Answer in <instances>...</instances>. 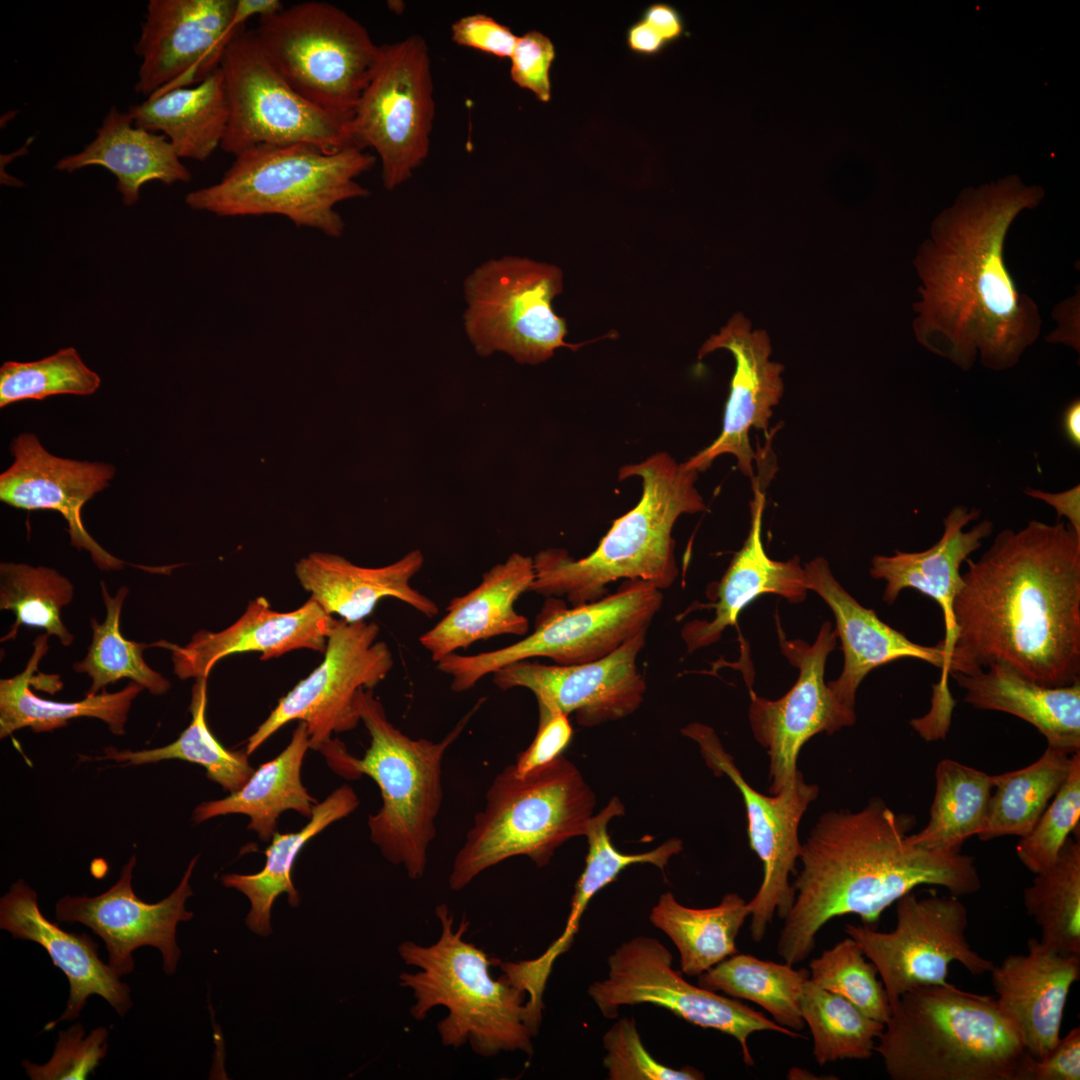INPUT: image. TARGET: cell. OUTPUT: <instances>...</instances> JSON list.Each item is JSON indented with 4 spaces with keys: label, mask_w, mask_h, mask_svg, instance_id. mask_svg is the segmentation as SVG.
Wrapping results in <instances>:
<instances>
[{
    "label": "cell",
    "mask_w": 1080,
    "mask_h": 1080,
    "mask_svg": "<svg viewBox=\"0 0 1080 1080\" xmlns=\"http://www.w3.org/2000/svg\"><path fill=\"white\" fill-rule=\"evenodd\" d=\"M1044 194L1008 175L963 189L935 217L913 260L921 283L912 327L924 348L964 371L978 358L1003 371L1037 340L1039 308L1017 289L1004 247L1018 214L1037 207Z\"/></svg>",
    "instance_id": "6da1fadb"
},
{
    "label": "cell",
    "mask_w": 1080,
    "mask_h": 1080,
    "mask_svg": "<svg viewBox=\"0 0 1080 1080\" xmlns=\"http://www.w3.org/2000/svg\"><path fill=\"white\" fill-rule=\"evenodd\" d=\"M966 563L949 674L1002 664L1046 687L1080 680V534L1031 520Z\"/></svg>",
    "instance_id": "7a4b0ae2"
},
{
    "label": "cell",
    "mask_w": 1080,
    "mask_h": 1080,
    "mask_svg": "<svg viewBox=\"0 0 1080 1080\" xmlns=\"http://www.w3.org/2000/svg\"><path fill=\"white\" fill-rule=\"evenodd\" d=\"M914 824L913 816L896 814L877 797L861 810L820 816L802 844L795 900L778 938L777 953L786 963L804 961L831 919L855 914L873 927L917 886H941L956 897L980 890L974 859L912 844Z\"/></svg>",
    "instance_id": "3957f363"
},
{
    "label": "cell",
    "mask_w": 1080,
    "mask_h": 1080,
    "mask_svg": "<svg viewBox=\"0 0 1080 1080\" xmlns=\"http://www.w3.org/2000/svg\"><path fill=\"white\" fill-rule=\"evenodd\" d=\"M697 475L666 452L624 465L618 478H641L640 501L613 521L586 557L574 559L559 548L538 552L533 558L535 579L530 592L565 597L577 606L601 599L607 595V586L620 579L644 581L660 590L672 586L678 576L674 524L683 514L706 509L695 487Z\"/></svg>",
    "instance_id": "277c9868"
},
{
    "label": "cell",
    "mask_w": 1080,
    "mask_h": 1080,
    "mask_svg": "<svg viewBox=\"0 0 1080 1080\" xmlns=\"http://www.w3.org/2000/svg\"><path fill=\"white\" fill-rule=\"evenodd\" d=\"M435 914L441 925L436 942L420 945L406 940L398 946L404 963L418 969L399 975L400 986L410 989L415 1000L412 1017L424 1020L431 1009L443 1006L448 1014L437 1024L443 1046L469 1043L483 1057L516 1051L531 1056L536 1035L530 1026L527 992L503 974L498 979L491 976L490 967L500 960L465 939L469 928L465 915L455 928L447 905H438Z\"/></svg>",
    "instance_id": "5b68a950"
},
{
    "label": "cell",
    "mask_w": 1080,
    "mask_h": 1080,
    "mask_svg": "<svg viewBox=\"0 0 1080 1080\" xmlns=\"http://www.w3.org/2000/svg\"><path fill=\"white\" fill-rule=\"evenodd\" d=\"M877 1040L893 1080H1013L1024 1051L995 997L948 982L903 993Z\"/></svg>",
    "instance_id": "8992f818"
},
{
    "label": "cell",
    "mask_w": 1080,
    "mask_h": 1080,
    "mask_svg": "<svg viewBox=\"0 0 1080 1080\" xmlns=\"http://www.w3.org/2000/svg\"><path fill=\"white\" fill-rule=\"evenodd\" d=\"M355 706L370 735L364 756L354 757L337 739H331L320 751L339 775L347 779L367 775L375 781L382 806L368 819L371 840L389 862L402 865L409 878L419 879L425 873L428 849L436 835L435 820L443 798V758L478 705L439 742L413 739L396 728L372 689H361Z\"/></svg>",
    "instance_id": "52a82bcc"
},
{
    "label": "cell",
    "mask_w": 1080,
    "mask_h": 1080,
    "mask_svg": "<svg viewBox=\"0 0 1080 1080\" xmlns=\"http://www.w3.org/2000/svg\"><path fill=\"white\" fill-rule=\"evenodd\" d=\"M376 161L354 146L261 145L235 156L217 183L189 192L185 203L221 217L278 215L339 238L345 222L335 206L369 196L356 179Z\"/></svg>",
    "instance_id": "ba28073f"
},
{
    "label": "cell",
    "mask_w": 1080,
    "mask_h": 1080,
    "mask_svg": "<svg viewBox=\"0 0 1080 1080\" xmlns=\"http://www.w3.org/2000/svg\"><path fill=\"white\" fill-rule=\"evenodd\" d=\"M595 804L592 789L563 754L524 776L507 766L490 784L485 806L454 857L450 888L459 891L515 856L547 866L558 847L585 834Z\"/></svg>",
    "instance_id": "9c48e42d"
},
{
    "label": "cell",
    "mask_w": 1080,
    "mask_h": 1080,
    "mask_svg": "<svg viewBox=\"0 0 1080 1080\" xmlns=\"http://www.w3.org/2000/svg\"><path fill=\"white\" fill-rule=\"evenodd\" d=\"M254 31L273 65L301 96L349 123L380 46L358 20L334 4L306 1L259 18Z\"/></svg>",
    "instance_id": "30bf717a"
},
{
    "label": "cell",
    "mask_w": 1080,
    "mask_h": 1080,
    "mask_svg": "<svg viewBox=\"0 0 1080 1080\" xmlns=\"http://www.w3.org/2000/svg\"><path fill=\"white\" fill-rule=\"evenodd\" d=\"M662 602V590L640 580H624L616 592L577 606L547 597L534 630L521 640L473 655L453 653L436 662L437 668L451 677L453 691L464 692L517 661L545 657L572 665L597 660L647 633Z\"/></svg>",
    "instance_id": "8fae6325"
},
{
    "label": "cell",
    "mask_w": 1080,
    "mask_h": 1080,
    "mask_svg": "<svg viewBox=\"0 0 1080 1080\" xmlns=\"http://www.w3.org/2000/svg\"><path fill=\"white\" fill-rule=\"evenodd\" d=\"M561 270L527 258L504 257L476 268L464 282L466 334L480 356L504 352L521 364L536 365L565 341V320L553 309L561 293Z\"/></svg>",
    "instance_id": "7c38bea8"
},
{
    "label": "cell",
    "mask_w": 1080,
    "mask_h": 1080,
    "mask_svg": "<svg viewBox=\"0 0 1080 1080\" xmlns=\"http://www.w3.org/2000/svg\"><path fill=\"white\" fill-rule=\"evenodd\" d=\"M434 117L431 59L425 39L411 35L380 45L347 133L352 146L375 151L387 190L408 181L427 158Z\"/></svg>",
    "instance_id": "4fadbf2b"
},
{
    "label": "cell",
    "mask_w": 1080,
    "mask_h": 1080,
    "mask_svg": "<svg viewBox=\"0 0 1080 1080\" xmlns=\"http://www.w3.org/2000/svg\"><path fill=\"white\" fill-rule=\"evenodd\" d=\"M228 121L220 148L234 156L261 145L352 146L347 123L301 96L276 69L255 31L242 29L220 61Z\"/></svg>",
    "instance_id": "5bb4252c"
},
{
    "label": "cell",
    "mask_w": 1080,
    "mask_h": 1080,
    "mask_svg": "<svg viewBox=\"0 0 1080 1080\" xmlns=\"http://www.w3.org/2000/svg\"><path fill=\"white\" fill-rule=\"evenodd\" d=\"M672 962V954L658 939L633 937L609 955L607 977L592 983L588 994L607 1019L616 1018L621 1006L651 1004L693 1025L732 1036L747 1066L755 1064L748 1047L752 1033L774 1031L802 1037L735 998L692 985L673 969Z\"/></svg>",
    "instance_id": "9a60e30c"
},
{
    "label": "cell",
    "mask_w": 1080,
    "mask_h": 1080,
    "mask_svg": "<svg viewBox=\"0 0 1080 1080\" xmlns=\"http://www.w3.org/2000/svg\"><path fill=\"white\" fill-rule=\"evenodd\" d=\"M967 927L968 912L958 897L918 898L909 892L897 900L893 930L847 924L845 932L876 966L892 1005L913 988L946 983L954 961L973 975L991 972L994 963L971 947Z\"/></svg>",
    "instance_id": "2e32d148"
},
{
    "label": "cell",
    "mask_w": 1080,
    "mask_h": 1080,
    "mask_svg": "<svg viewBox=\"0 0 1080 1080\" xmlns=\"http://www.w3.org/2000/svg\"><path fill=\"white\" fill-rule=\"evenodd\" d=\"M375 622L339 620L330 633L324 659L300 680L248 738L249 756L291 721L307 725L310 749L321 750L333 733L352 730L360 721L355 699L361 689L378 685L393 667L391 650L377 641Z\"/></svg>",
    "instance_id": "e0dca14e"
},
{
    "label": "cell",
    "mask_w": 1080,
    "mask_h": 1080,
    "mask_svg": "<svg viewBox=\"0 0 1080 1080\" xmlns=\"http://www.w3.org/2000/svg\"><path fill=\"white\" fill-rule=\"evenodd\" d=\"M681 733L698 743L709 768L717 776L726 775L743 798L749 845L763 868L761 885L748 902L751 937L760 942L774 915L784 919L793 906L796 892L789 878L795 872L802 850L798 829L808 806L818 797L819 787L807 783L799 771L794 781L778 794H762L743 778L711 727L695 722Z\"/></svg>",
    "instance_id": "ac0fdd59"
},
{
    "label": "cell",
    "mask_w": 1080,
    "mask_h": 1080,
    "mask_svg": "<svg viewBox=\"0 0 1080 1080\" xmlns=\"http://www.w3.org/2000/svg\"><path fill=\"white\" fill-rule=\"evenodd\" d=\"M837 638L830 622L822 624L812 645L786 640L779 627L781 650L799 669L798 679L776 700L758 697L750 691L749 721L755 740L769 756L772 795L796 778L797 758L809 739L822 732L833 734L856 720L855 710L843 705L824 680L826 660Z\"/></svg>",
    "instance_id": "d6986e66"
},
{
    "label": "cell",
    "mask_w": 1080,
    "mask_h": 1080,
    "mask_svg": "<svg viewBox=\"0 0 1080 1080\" xmlns=\"http://www.w3.org/2000/svg\"><path fill=\"white\" fill-rule=\"evenodd\" d=\"M236 0H150L135 44V91L150 98L196 85L220 65L234 36Z\"/></svg>",
    "instance_id": "ffe728a7"
},
{
    "label": "cell",
    "mask_w": 1080,
    "mask_h": 1080,
    "mask_svg": "<svg viewBox=\"0 0 1080 1080\" xmlns=\"http://www.w3.org/2000/svg\"><path fill=\"white\" fill-rule=\"evenodd\" d=\"M646 632L639 633L610 654L572 665H545L522 660L508 664L493 675L501 690H530L538 705L575 714L577 723L592 727L634 713L646 690L637 668Z\"/></svg>",
    "instance_id": "44dd1931"
},
{
    "label": "cell",
    "mask_w": 1080,
    "mask_h": 1080,
    "mask_svg": "<svg viewBox=\"0 0 1080 1080\" xmlns=\"http://www.w3.org/2000/svg\"><path fill=\"white\" fill-rule=\"evenodd\" d=\"M197 860L194 857L190 861L180 883L168 897L150 904L133 891L136 857L132 856L118 881L107 891L94 897L64 896L56 903L55 917L59 922L81 923L97 934L106 945L108 965L119 977L134 970L132 953L141 946L159 949L163 970L172 975L181 955L176 942L177 925L193 917L185 902L193 894L190 878Z\"/></svg>",
    "instance_id": "7402d4cb"
},
{
    "label": "cell",
    "mask_w": 1080,
    "mask_h": 1080,
    "mask_svg": "<svg viewBox=\"0 0 1080 1080\" xmlns=\"http://www.w3.org/2000/svg\"><path fill=\"white\" fill-rule=\"evenodd\" d=\"M717 349L730 351L735 359L722 430L709 446L684 465L697 472L705 471L718 456L730 454L736 458L739 471L752 480L757 455L750 445L749 432L754 428L767 433L773 407L783 394L784 367L770 360L772 349L766 331L752 330L751 323L741 313L734 314L717 334L705 341L698 358Z\"/></svg>",
    "instance_id": "603a6c76"
},
{
    "label": "cell",
    "mask_w": 1080,
    "mask_h": 1080,
    "mask_svg": "<svg viewBox=\"0 0 1080 1080\" xmlns=\"http://www.w3.org/2000/svg\"><path fill=\"white\" fill-rule=\"evenodd\" d=\"M10 450L14 460L0 475V500L18 509L59 512L67 522L72 546L88 551L101 570L122 569L125 562L92 538L81 517L82 507L109 485L115 468L52 455L32 433L14 438Z\"/></svg>",
    "instance_id": "cb8c5ba5"
},
{
    "label": "cell",
    "mask_w": 1080,
    "mask_h": 1080,
    "mask_svg": "<svg viewBox=\"0 0 1080 1080\" xmlns=\"http://www.w3.org/2000/svg\"><path fill=\"white\" fill-rule=\"evenodd\" d=\"M980 516L977 508L953 506L943 519V534L930 548L920 552L896 551L894 555H877L872 559L870 574L886 582L883 601L893 604L900 592L912 588L930 597L941 608L945 635L937 645L945 653V665L938 683L933 685L931 704L951 707L955 700L948 686L949 664L956 637L953 606L962 585L961 564L982 546L994 530V523L984 519L969 530L964 528Z\"/></svg>",
    "instance_id": "d4e9b609"
},
{
    "label": "cell",
    "mask_w": 1080,
    "mask_h": 1080,
    "mask_svg": "<svg viewBox=\"0 0 1080 1080\" xmlns=\"http://www.w3.org/2000/svg\"><path fill=\"white\" fill-rule=\"evenodd\" d=\"M338 621L311 597L294 611L277 612L260 596L250 600L239 619L221 631L200 630L184 646L167 640L151 645L171 652L179 679L208 678L218 661L235 653L259 652L261 660L298 649L324 653Z\"/></svg>",
    "instance_id": "484cf974"
},
{
    "label": "cell",
    "mask_w": 1080,
    "mask_h": 1080,
    "mask_svg": "<svg viewBox=\"0 0 1080 1080\" xmlns=\"http://www.w3.org/2000/svg\"><path fill=\"white\" fill-rule=\"evenodd\" d=\"M1028 950L1007 956L991 970L1001 1013L1024 1051L1044 1057L1060 1039L1064 1008L1080 977V956L1063 954L1031 938Z\"/></svg>",
    "instance_id": "4316f807"
},
{
    "label": "cell",
    "mask_w": 1080,
    "mask_h": 1080,
    "mask_svg": "<svg viewBox=\"0 0 1080 1080\" xmlns=\"http://www.w3.org/2000/svg\"><path fill=\"white\" fill-rule=\"evenodd\" d=\"M0 928L14 939L42 946L69 981L66 1009L43 1031L77 1019L91 995L104 998L121 1017L132 1007L129 986L99 958L98 944L86 933L67 932L50 922L39 909L37 893L22 879L0 900Z\"/></svg>",
    "instance_id": "83f0119b"
},
{
    "label": "cell",
    "mask_w": 1080,
    "mask_h": 1080,
    "mask_svg": "<svg viewBox=\"0 0 1080 1080\" xmlns=\"http://www.w3.org/2000/svg\"><path fill=\"white\" fill-rule=\"evenodd\" d=\"M804 570L807 588L826 602L836 619L844 665L840 676L827 685L843 705L854 709L863 679L873 669L892 661L918 659L943 671L945 653L938 645L915 643L879 619L874 610L862 606L840 585L824 558L813 559Z\"/></svg>",
    "instance_id": "f1b7e54d"
},
{
    "label": "cell",
    "mask_w": 1080,
    "mask_h": 1080,
    "mask_svg": "<svg viewBox=\"0 0 1080 1080\" xmlns=\"http://www.w3.org/2000/svg\"><path fill=\"white\" fill-rule=\"evenodd\" d=\"M752 479L750 529L742 548L737 551L721 580L713 586L712 620H694L681 630L688 651L717 642L724 630L736 624L741 611L763 594L773 593L791 603L802 602L807 594L805 570L798 557L775 561L768 557L762 542V517L765 495L760 478Z\"/></svg>",
    "instance_id": "f546056e"
},
{
    "label": "cell",
    "mask_w": 1080,
    "mask_h": 1080,
    "mask_svg": "<svg viewBox=\"0 0 1080 1080\" xmlns=\"http://www.w3.org/2000/svg\"><path fill=\"white\" fill-rule=\"evenodd\" d=\"M423 564L420 550L377 568L354 565L336 554L314 552L296 563L295 574L303 589L328 614L348 623L364 621L378 602L388 597L431 618L438 613V606L411 585Z\"/></svg>",
    "instance_id": "4dcf8cb0"
},
{
    "label": "cell",
    "mask_w": 1080,
    "mask_h": 1080,
    "mask_svg": "<svg viewBox=\"0 0 1080 1080\" xmlns=\"http://www.w3.org/2000/svg\"><path fill=\"white\" fill-rule=\"evenodd\" d=\"M534 579L533 558L511 554L486 571L475 588L453 598L445 615L420 636V644L438 662L481 640L527 635L529 621L516 611L515 603L530 592Z\"/></svg>",
    "instance_id": "1f68e13d"
},
{
    "label": "cell",
    "mask_w": 1080,
    "mask_h": 1080,
    "mask_svg": "<svg viewBox=\"0 0 1080 1080\" xmlns=\"http://www.w3.org/2000/svg\"><path fill=\"white\" fill-rule=\"evenodd\" d=\"M89 166H101L116 177L117 191L126 206L138 202L141 188L148 182L171 185L188 183L192 178L164 135L137 126L128 112L116 107L109 109L91 142L55 164L57 170L68 173Z\"/></svg>",
    "instance_id": "d6a6232c"
},
{
    "label": "cell",
    "mask_w": 1080,
    "mask_h": 1080,
    "mask_svg": "<svg viewBox=\"0 0 1080 1080\" xmlns=\"http://www.w3.org/2000/svg\"><path fill=\"white\" fill-rule=\"evenodd\" d=\"M965 690L963 701L976 709L1014 715L1034 726L1048 747L1072 755L1080 751V680L1046 687L1002 664L973 673L950 672Z\"/></svg>",
    "instance_id": "836d02e7"
},
{
    "label": "cell",
    "mask_w": 1080,
    "mask_h": 1080,
    "mask_svg": "<svg viewBox=\"0 0 1080 1080\" xmlns=\"http://www.w3.org/2000/svg\"><path fill=\"white\" fill-rule=\"evenodd\" d=\"M49 636L43 633L35 638L33 653L21 673L0 680V738H6L26 727L34 732L53 731L79 717L100 719L113 734H125L131 704L144 689L136 682H130L118 692L108 693L104 689L101 693L86 695L84 699L76 702L50 701L31 691L30 685L61 683L58 675H33L38 671L40 660L49 650Z\"/></svg>",
    "instance_id": "e575fe53"
},
{
    "label": "cell",
    "mask_w": 1080,
    "mask_h": 1080,
    "mask_svg": "<svg viewBox=\"0 0 1080 1080\" xmlns=\"http://www.w3.org/2000/svg\"><path fill=\"white\" fill-rule=\"evenodd\" d=\"M310 739L307 725L299 721L286 748L275 758L260 765L237 791L229 796L198 805L193 813L196 823L226 814H244L250 818L248 829L263 841H269L277 829L281 813L294 810L310 819L316 800L301 781V768Z\"/></svg>",
    "instance_id": "d590c367"
},
{
    "label": "cell",
    "mask_w": 1080,
    "mask_h": 1080,
    "mask_svg": "<svg viewBox=\"0 0 1080 1080\" xmlns=\"http://www.w3.org/2000/svg\"><path fill=\"white\" fill-rule=\"evenodd\" d=\"M127 112L137 126L161 132L181 159L204 161L220 147L228 121L221 68L196 85L147 98Z\"/></svg>",
    "instance_id": "8d00e7d4"
},
{
    "label": "cell",
    "mask_w": 1080,
    "mask_h": 1080,
    "mask_svg": "<svg viewBox=\"0 0 1080 1080\" xmlns=\"http://www.w3.org/2000/svg\"><path fill=\"white\" fill-rule=\"evenodd\" d=\"M359 805L354 790L343 785L333 791L324 801L315 804L309 822L299 831L275 832L265 849L266 862L255 874H225L221 882L228 888L243 893L250 901V911L245 923L260 936L272 932L271 909L274 901L286 893L292 907L298 906L300 896L293 884L292 871L298 854L313 837L335 821L352 813Z\"/></svg>",
    "instance_id": "74e56055"
},
{
    "label": "cell",
    "mask_w": 1080,
    "mask_h": 1080,
    "mask_svg": "<svg viewBox=\"0 0 1080 1080\" xmlns=\"http://www.w3.org/2000/svg\"><path fill=\"white\" fill-rule=\"evenodd\" d=\"M751 909L737 893H727L710 908H691L671 892L663 893L649 914L650 922L676 946L681 972L699 976L738 953L736 938Z\"/></svg>",
    "instance_id": "f35d334b"
},
{
    "label": "cell",
    "mask_w": 1080,
    "mask_h": 1080,
    "mask_svg": "<svg viewBox=\"0 0 1080 1080\" xmlns=\"http://www.w3.org/2000/svg\"><path fill=\"white\" fill-rule=\"evenodd\" d=\"M936 788L927 825L909 841L930 851L960 853L968 838L978 835L988 812L993 778L951 759L935 771Z\"/></svg>",
    "instance_id": "ab89813d"
},
{
    "label": "cell",
    "mask_w": 1080,
    "mask_h": 1080,
    "mask_svg": "<svg viewBox=\"0 0 1080 1080\" xmlns=\"http://www.w3.org/2000/svg\"><path fill=\"white\" fill-rule=\"evenodd\" d=\"M1070 766L1071 755L1047 746L1032 764L992 776L994 792L978 838L1029 834L1065 782Z\"/></svg>",
    "instance_id": "60d3db41"
},
{
    "label": "cell",
    "mask_w": 1080,
    "mask_h": 1080,
    "mask_svg": "<svg viewBox=\"0 0 1080 1080\" xmlns=\"http://www.w3.org/2000/svg\"><path fill=\"white\" fill-rule=\"evenodd\" d=\"M810 978L805 968L761 960L736 953L698 976V985L710 991L751 1001L765 1009L778 1025L800 1031L805 1022L800 1011L804 983Z\"/></svg>",
    "instance_id": "b9f144b4"
},
{
    "label": "cell",
    "mask_w": 1080,
    "mask_h": 1080,
    "mask_svg": "<svg viewBox=\"0 0 1080 1080\" xmlns=\"http://www.w3.org/2000/svg\"><path fill=\"white\" fill-rule=\"evenodd\" d=\"M207 679H196L193 684L189 706L191 722L174 742L140 751H118L108 747L99 759L132 765L180 759L204 767L207 777L224 790L230 793L239 790L255 769L250 765L245 751L225 748L210 731L206 720Z\"/></svg>",
    "instance_id": "7bdbcfd3"
},
{
    "label": "cell",
    "mask_w": 1080,
    "mask_h": 1080,
    "mask_svg": "<svg viewBox=\"0 0 1080 1080\" xmlns=\"http://www.w3.org/2000/svg\"><path fill=\"white\" fill-rule=\"evenodd\" d=\"M1028 916L1040 927V941L1052 949L1080 956V842L1068 837L1057 861L1035 874L1024 890Z\"/></svg>",
    "instance_id": "ee69618b"
},
{
    "label": "cell",
    "mask_w": 1080,
    "mask_h": 1080,
    "mask_svg": "<svg viewBox=\"0 0 1080 1080\" xmlns=\"http://www.w3.org/2000/svg\"><path fill=\"white\" fill-rule=\"evenodd\" d=\"M101 593L106 608L105 620L99 623L96 618H91L92 640L88 652L83 660L73 664L75 672L87 674L91 679L86 695H95L123 678L140 684L153 695L166 693L171 687L169 680L153 670L143 658V651L152 645L128 640L120 631L121 611L128 588L122 586L115 596H111L105 582L101 581Z\"/></svg>",
    "instance_id": "f6af8a7d"
},
{
    "label": "cell",
    "mask_w": 1080,
    "mask_h": 1080,
    "mask_svg": "<svg viewBox=\"0 0 1080 1080\" xmlns=\"http://www.w3.org/2000/svg\"><path fill=\"white\" fill-rule=\"evenodd\" d=\"M801 1016L813 1038L819 1065L838 1060H866L875 1048L884 1024L874 1020L845 998L816 985L810 978L800 997Z\"/></svg>",
    "instance_id": "bcb514c9"
},
{
    "label": "cell",
    "mask_w": 1080,
    "mask_h": 1080,
    "mask_svg": "<svg viewBox=\"0 0 1080 1080\" xmlns=\"http://www.w3.org/2000/svg\"><path fill=\"white\" fill-rule=\"evenodd\" d=\"M74 594L71 581L57 570L24 563L0 564V609L10 610L15 622L1 642L14 640L21 626L44 629L70 646L74 636L61 618L63 607Z\"/></svg>",
    "instance_id": "7dc6e473"
},
{
    "label": "cell",
    "mask_w": 1080,
    "mask_h": 1080,
    "mask_svg": "<svg viewBox=\"0 0 1080 1080\" xmlns=\"http://www.w3.org/2000/svg\"><path fill=\"white\" fill-rule=\"evenodd\" d=\"M625 808L620 799L612 797L608 804L588 821L585 836L588 841V853L585 867L575 884L571 899V909L584 913L592 898L605 886L615 881L618 875L633 864H652L664 870L670 858L683 849L682 840L670 838L653 850L637 854H626L617 850L610 839L608 824L622 816Z\"/></svg>",
    "instance_id": "c3c4849f"
},
{
    "label": "cell",
    "mask_w": 1080,
    "mask_h": 1080,
    "mask_svg": "<svg viewBox=\"0 0 1080 1080\" xmlns=\"http://www.w3.org/2000/svg\"><path fill=\"white\" fill-rule=\"evenodd\" d=\"M100 384V376L87 367L73 347L37 361H7L0 368V407L54 395H91Z\"/></svg>",
    "instance_id": "681fc988"
},
{
    "label": "cell",
    "mask_w": 1080,
    "mask_h": 1080,
    "mask_svg": "<svg viewBox=\"0 0 1080 1080\" xmlns=\"http://www.w3.org/2000/svg\"><path fill=\"white\" fill-rule=\"evenodd\" d=\"M809 968L816 985L845 998L874 1020L883 1024L888 1020L891 1005L878 970L851 937L824 950Z\"/></svg>",
    "instance_id": "f907efd6"
},
{
    "label": "cell",
    "mask_w": 1080,
    "mask_h": 1080,
    "mask_svg": "<svg viewBox=\"0 0 1080 1080\" xmlns=\"http://www.w3.org/2000/svg\"><path fill=\"white\" fill-rule=\"evenodd\" d=\"M1080 817V751L1071 755L1069 774L1029 834L1016 846L1019 861L1037 874L1055 864Z\"/></svg>",
    "instance_id": "816d5d0a"
},
{
    "label": "cell",
    "mask_w": 1080,
    "mask_h": 1080,
    "mask_svg": "<svg viewBox=\"0 0 1080 1080\" xmlns=\"http://www.w3.org/2000/svg\"><path fill=\"white\" fill-rule=\"evenodd\" d=\"M603 1065L609 1080H702L693 1067L663 1065L643 1045L634 1018H620L605 1032Z\"/></svg>",
    "instance_id": "f5cc1de1"
},
{
    "label": "cell",
    "mask_w": 1080,
    "mask_h": 1080,
    "mask_svg": "<svg viewBox=\"0 0 1080 1080\" xmlns=\"http://www.w3.org/2000/svg\"><path fill=\"white\" fill-rule=\"evenodd\" d=\"M58 1035L54 1053L47 1063L22 1062L30 1079L83 1080L106 1056L109 1031L105 1027H98L85 1036L84 1027L75 1023L67 1030L59 1031Z\"/></svg>",
    "instance_id": "db71d44e"
},
{
    "label": "cell",
    "mask_w": 1080,
    "mask_h": 1080,
    "mask_svg": "<svg viewBox=\"0 0 1080 1080\" xmlns=\"http://www.w3.org/2000/svg\"><path fill=\"white\" fill-rule=\"evenodd\" d=\"M555 59L551 39L538 30L518 37L510 58V78L518 87L529 90L541 102L551 99L550 69Z\"/></svg>",
    "instance_id": "11a10c76"
},
{
    "label": "cell",
    "mask_w": 1080,
    "mask_h": 1080,
    "mask_svg": "<svg viewBox=\"0 0 1080 1080\" xmlns=\"http://www.w3.org/2000/svg\"><path fill=\"white\" fill-rule=\"evenodd\" d=\"M539 723L531 744L512 764L518 776H524L537 770L562 755L573 736V729L568 715L545 706L538 705Z\"/></svg>",
    "instance_id": "9f6ffc18"
},
{
    "label": "cell",
    "mask_w": 1080,
    "mask_h": 1080,
    "mask_svg": "<svg viewBox=\"0 0 1080 1080\" xmlns=\"http://www.w3.org/2000/svg\"><path fill=\"white\" fill-rule=\"evenodd\" d=\"M1080 1028L1075 1027L1042 1058L1023 1051L1013 1080H1079Z\"/></svg>",
    "instance_id": "6f0895ef"
},
{
    "label": "cell",
    "mask_w": 1080,
    "mask_h": 1080,
    "mask_svg": "<svg viewBox=\"0 0 1080 1080\" xmlns=\"http://www.w3.org/2000/svg\"><path fill=\"white\" fill-rule=\"evenodd\" d=\"M518 37L508 26L482 13L464 16L451 25L455 44L498 58H511Z\"/></svg>",
    "instance_id": "680465c9"
},
{
    "label": "cell",
    "mask_w": 1080,
    "mask_h": 1080,
    "mask_svg": "<svg viewBox=\"0 0 1080 1080\" xmlns=\"http://www.w3.org/2000/svg\"><path fill=\"white\" fill-rule=\"evenodd\" d=\"M1023 492L1028 497L1043 501L1053 507L1057 517H1064L1068 524L1080 534V486L1079 484L1061 492H1048L1032 487H1025Z\"/></svg>",
    "instance_id": "91938a15"
},
{
    "label": "cell",
    "mask_w": 1080,
    "mask_h": 1080,
    "mask_svg": "<svg viewBox=\"0 0 1080 1080\" xmlns=\"http://www.w3.org/2000/svg\"><path fill=\"white\" fill-rule=\"evenodd\" d=\"M668 44L682 37L685 22L681 13L667 3H653L647 6L641 16Z\"/></svg>",
    "instance_id": "94428289"
},
{
    "label": "cell",
    "mask_w": 1080,
    "mask_h": 1080,
    "mask_svg": "<svg viewBox=\"0 0 1080 1080\" xmlns=\"http://www.w3.org/2000/svg\"><path fill=\"white\" fill-rule=\"evenodd\" d=\"M626 43L633 53L643 56H655L661 53L669 45L642 19H639L628 27L626 31Z\"/></svg>",
    "instance_id": "6125c7cd"
},
{
    "label": "cell",
    "mask_w": 1080,
    "mask_h": 1080,
    "mask_svg": "<svg viewBox=\"0 0 1080 1080\" xmlns=\"http://www.w3.org/2000/svg\"><path fill=\"white\" fill-rule=\"evenodd\" d=\"M284 7L279 0H236L234 22L236 25L245 26L254 16L261 18L272 15Z\"/></svg>",
    "instance_id": "be15d7a7"
},
{
    "label": "cell",
    "mask_w": 1080,
    "mask_h": 1080,
    "mask_svg": "<svg viewBox=\"0 0 1080 1080\" xmlns=\"http://www.w3.org/2000/svg\"><path fill=\"white\" fill-rule=\"evenodd\" d=\"M1063 430L1068 441L1076 448L1080 447V400L1075 398L1063 413Z\"/></svg>",
    "instance_id": "e7e4bbea"
},
{
    "label": "cell",
    "mask_w": 1080,
    "mask_h": 1080,
    "mask_svg": "<svg viewBox=\"0 0 1080 1080\" xmlns=\"http://www.w3.org/2000/svg\"><path fill=\"white\" fill-rule=\"evenodd\" d=\"M910 723H911L912 727H913V728L915 729V727H914V725H913V720H911V722H910ZM915 731H917V730L915 729ZM917 732H918V731H917ZM918 733H919V732H918ZM919 734H920V733H919ZM920 736H921V737H922L923 739L927 740V741H932V740H930V739H927V738H925V737H924V736H922L921 734H920Z\"/></svg>",
    "instance_id": "03108f58"
}]
</instances>
